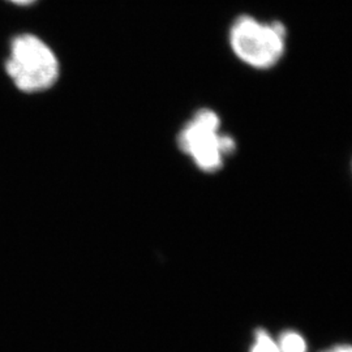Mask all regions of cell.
<instances>
[{"label": "cell", "mask_w": 352, "mask_h": 352, "mask_svg": "<svg viewBox=\"0 0 352 352\" xmlns=\"http://www.w3.org/2000/svg\"><path fill=\"white\" fill-rule=\"evenodd\" d=\"M227 43L236 60L253 71H270L289 49V29L280 20L261 19L250 13L236 16L227 30Z\"/></svg>", "instance_id": "1"}, {"label": "cell", "mask_w": 352, "mask_h": 352, "mask_svg": "<svg viewBox=\"0 0 352 352\" xmlns=\"http://www.w3.org/2000/svg\"><path fill=\"white\" fill-rule=\"evenodd\" d=\"M4 68L16 89L26 94L49 90L60 76L56 52L45 39L33 33H20L11 39Z\"/></svg>", "instance_id": "2"}, {"label": "cell", "mask_w": 352, "mask_h": 352, "mask_svg": "<svg viewBox=\"0 0 352 352\" xmlns=\"http://www.w3.org/2000/svg\"><path fill=\"white\" fill-rule=\"evenodd\" d=\"M177 146L204 173L221 170L227 157L236 151V141L222 131L219 113L202 107L189 118L177 135Z\"/></svg>", "instance_id": "3"}, {"label": "cell", "mask_w": 352, "mask_h": 352, "mask_svg": "<svg viewBox=\"0 0 352 352\" xmlns=\"http://www.w3.org/2000/svg\"><path fill=\"white\" fill-rule=\"evenodd\" d=\"M276 340L280 352H309L308 340L296 330H285Z\"/></svg>", "instance_id": "4"}, {"label": "cell", "mask_w": 352, "mask_h": 352, "mask_svg": "<svg viewBox=\"0 0 352 352\" xmlns=\"http://www.w3.org/2000/svg\"><path fill=\"white\" fill-rule=\"evenodd\" d=\"M248 352H280L277 340L265 329H257Z\"/></svg>", "instance_id": "5"}, {"label": "cell", "mask_w": 352, "mask_h": 352, "mask_svg": "<svg viewBox=\"0 0 352 352\" xmlns=\"http://www.w3.org/2000/svg\"><path fill=\"white\" fill-rule=\"evenodd\" d=\"M318 352H352V344L351 343H336Z\"/></svg>", "instance_id": "6"}, {"label": "cell", "mask_w": 352, "mask_h": 352, "mask_svg": "<svg viewBox=\"0 0 352 352\" xmlns=\"http://www.w3.org/2000/svg\"><path fill=\"white\" fill-rule=\"evenodd\" d=\"M7 1L13 6H17V7H29V6L36 4L38 0H7Z\"/></svg>", "instance_id": "7"}]
</instances>
